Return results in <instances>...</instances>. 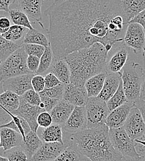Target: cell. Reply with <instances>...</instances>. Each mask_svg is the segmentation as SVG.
Returning a JSON list of instances; mask_svg holds the SVG:
<instances>
[{
    "label": "cell",
    "mask_w": 145,
    "mask_h": 161,
    "mask_svg": "<svg viewBox=\"0 0 145 161\" xmlns=\"http://www.w3.org/2000/svg\"><path fill=\"white\" fill-rule=\"evenodd\" d=\"M122 80V73L107 74L103 88L98 97L105 102L109 101L117 91Z\"/></svg>",
    "instance_id": "20"
},
{
    "label": "cell",
    "mask_w": 145,
    "mask_h": 161,
    "mask_svg": "<svg viewBox=\"0 0 145 161\" xmlns=\"http://www.w3.org/2000/svg\"><path fill=\"white\" fill-rule=\"evenodd\" d=\"M27 57L22 45L0 64L1 80L3 81L11 77L32 73L27 68Z\"/></svg>",
    "instance_id": "5"
},
{
    "label": "cell",
    "mask_w": 145,
    "mask_h": 161,
    "mask_svg": "<svg viewBox=\"0 0 145 161\" xmlns=\"http://www.w3.org/2000/svg\"><path fill=\"white\" fill-rule=\"evenodd\" d=\"M0 142H1V136H0Z\"/></svg>",
    "instance_id": "51"
},
{
    "label": "cell",
    "mask_w": 145,
    "mask_h": 161,
    "mask_svg": "<svg viewBox=\"0 0 145 161\" xmlns=\"http://www.w3.org/2000/svg\"><path fill=\"white\" fill-rule=\"evenodd\" d=\"M21 46L0 35V64Z\"/></svg>",
    "instance_id": "32"
},
{
    "label": "cell",
    "mask_w": 145,
    "mask_h": 161,
    "mask_svg": "<svg viewBox=\"0 0 145 161\" xmlns=\"http://www.w3.org/2000/svg\"><path fill=\"white\" fill-rule=\"evenodd\" d=\"M109 135L113 147L124 161H143L136 150L135 140L129 136L123 126L110 129Z\"/></svg>",
    "instance_id": "6"
},
{
    "label": "cell",
    "mask_w": 145,
    "mask_h": 161,
    "mask_svg": "<svg viewBox=\"0 0 145 161\" xmlns=\"http://www.w3.org/2000/svg\"><path fill=\"white\" fill-rule=\"evenodd\" d=\"M109 130V126L105 124L76 133L68 134L80 151L90 161H124L112 144Z\"/></svg>",
    "instance_id": "3"
},
{
    "label": "cell",
    "mask_w": 145,
    "mask_h": 161,
    "mask_svg": "<svg viewBox=\"0 0 145 161\" xmlns=\"http://www.w3.org/2000/svg\"><path fill=\"white\" fill-rule=\"evenodd\" d=\"M49 72L53 73L61 81V82L65 84L70 83L71 71L70 66L64 58H54L48 73Z\"/></svg>",
    "instance_id": "23"
},
{
    "label": "cell",
    "mask_w": 145,
    "mask_h": 161,
    "mask_svg": "<svg viewBox=\"0 0 145 161\" xmlns=\"http://www.w3.org/2000/svg\"><path fill=\"white\" fill-rule=\"evenodd\" d=\"M11 20L6 15H0V35L6 32L11 26Z\"/></svg>",
    "instance_id": "43"
},
{
    "label": "cell",
    "mask_w": 145,
    "mask_h": 161,
    "mask_svg": "<svg viewBox=\"0 0 145 161\" xmlns=\"http://www.w3.org/2000/svg\"><path fill=\"white\" fill-rule=\"evenodd\" d=\"M45 110L39 106L30 104L24 101L21 97L18 108L14 112V114L23 118L29 125L31 130L37 133L39 128L37 118L39 115Z\"/></svg>",
    "instance_id": "13"
},
{
    "label": "cell",
    "mask_w": 145,
    "mask_h": 161,
    "mask_svg": "<svg viewBox=\"0 0 145 161\" xmlns=\"http://www.w3.org/2000/svg\"><path fill=\"white\" fill-rule=\"evenodd\" d=\"M20 97L24 101L34 105L40 106L42 103L40 94L35 91L33 89L27 91Z\"/></svg>",
    "instance_id": "35"
},
{
    "label": "cell",
    "mask_w": 145,
    "mask_h": 161,
    "mask_svg": "<svg viewBox=\"0 0 145 161\" xmlns=\"http://www.w3.org/2000/svg\"><path fill=\"white\" fill-rule=\"evenodd\" d=\"M37 123L39 126L43 128H46L51 125L53 123V119L50 113L45 110L41 112L38 116Z\"/></svg>",
    "instance_id": "39"
},
{
    "label": "cell",
    "mask_w": 145,
    "mask_h": 161,
    "mask_svg": "<svg viewBox=\"0 0 145 161\" xmlns=\"http://www.w3.org/2000/svg\"><path fill=\"white\" fill-rule=\"evenodd\" d=\"M7 13L13 24L24 26L29 29H34L27 15L21 9L19 5L18 6L15 3L9 6V11Z\"/></svg>",
    "instance_id": "25"
},
{
    "label": "cell",
    "mask_w": 145,
    "mask_h": 161,
    "mask_svg": "<svg viewBox=\"0 0 145 161\" xmlns=\"http://www.w3.org/2000/svg\"><path fill=\"white\" fill-rule=\"evenodd\" d=\"M127 101H128V100L125 93L122 80H121L119 87L116 92L109 101L107 102V107L110 112H111L115 108L123 105Z\"/></svg>",
    "instance_id": "31"
},
{
    "label": "cell",
    "mask_w": 145,
    "mask_h": 161,
    "mask_svg": "<svg viewBox=\"0 0 145 161\" xmlns=\"http://www.w3.org/2000/svg\"><path fill=\"white\" fill-rule=\"evenodd\" d=\"M65 84L61 82L59 85L51 87L45 88L43 91L47 96L59 100H62L63 97V94L64 91Z\"/></svg>",
    "instance_id": "34"
},
{
    "label": "cell",
    "mask_w": 145,
    "mask_h": 161,
    "mask_svg": "<svg viewBox=\"0 0 145 161\" xmlns=\"http://www.w3.org/2000/svg\"><path fill=\"white\" fill-rule=\"evenodd\" d=\"M43 141L39 138L36 132L31 130L26 135L25 140H23L21 146L25 151L28 161L32 158L38 149L43 144Z\"/></svg>",
    "instance_id": "24"
},
{
    "label": "cell",
    "mask_w": 145,
    "mask_h": 161,
    "mask_svg": "<svg viewBox=\"0 0 145 161\" xmlns=\"http://www.w3.org/2000/svg\"><path fill=\"white\" fill-rule=\"evenodd\" d=\"M107 73L103 72L89 78L85 82V87L89 97H98L101 92Z\"/></svg>",
    "instance_id": "26"
},
{
    "label": "cell",
    "mask_w": 145,
    "mask_h": 161,
    "mask_svg": "<svg viewBox=\"0 0 145 161\" xmlns=\"http://www.w3.org/2000/svg\"><path fill=\"white\" fill-rule=\"evenodd\" d=\"M23 47L28 55H34L41 58L45 50V47L34 43H24Z\"/></svg>",
    "instance_id": "36"
},
{
    "label": "cell",
    "mask_w": 145,
    "mask_h": 161,
    "mask_svg": "<svg viewBox=\"0 0 145 161\" xmlns=\"http://www.w3.org/2000/svg\"><path fill=\"white\" fill-rule=\"evenodd\" d=\"M37 134L43 142H60L63 141V130L62 125L53 123L48 127L39 126Z\"/></svg>",
    "instance_id": "22"
},
{
    "label": "cell",
    "mask_w": 145,
    "mask_h": 161,
    "mask_svg": "<svg viewBox=\"0 0 145 161\" xmlns=\"http://www.w3.org/2000/svg\"><path fill=\"white\" fill-rule=\"evenodd\" d=\"M45 88H51L61 83V81L52 73L49 72L44 76Z\"/></svg>",
    "instance_id": "42"
},
{
    "label": "cell",
    "mask_w": 145,
    "mask_h": 161,
    "mask_svg": "<svg viewBox=\"0 0 145 161\" xmlns=\"http://www.w3.org/2000/svg\"><path fill=\"white\" fill-rule=\"evenodd\" d=\"M75 106L67 101L60 100L55 107L50 112L53 119V123L63 126L68 120Z\"/></svg>",
    "instance_id": "21"
},
{
    "label": "cell",
    "mask_w": 145,
    "mask_h": 161,
    "mask_svg": "<svg viewBox=\"0 0 145 161\" xmlns=\"http://www.w3.org/2000/svg\"><path fill=\"white\" fill-rule=\"evenodd\" d=\"M45 14L55 58L96 42L109 52L124 41L129 24L120 0H56Z\"/></svg>",
    "instance_id": "1"
},
{
    "label": "cell",
    "mask_w": 145,
    "mask_h": 161,
    "mask_svg": "<svg viewBox=\"0 0 145 161\" xmlns=\"http://www.w3.org/2000/svg\"><path fill=\"white\" fill-rule=\"evenodd\" d=\"M125 44L138 54L145 52V32L143 27L138 23L130 22L125 34Z\"/></svg>",
    "instance_id": "9"
},
{
    "label": "cell",
    "mask_w": 145,
    "mask_h": 161,
    "mask_svg": "<svg viewBox=\"0 0 145 161\" xmlns=\"http://www.w3.org/2000/svg\"><path fill=\"white\" fill-rule=\"evenodd\" d=\"M140 99L145 100V71H144L143 81L142 84V87H141V91H140Z\"/></svg>",
    "instance_id": "47"
},
{
    "label": "cell",
    "mask_w": 145,
    "mask_h": 161,
    "mask_svg": "<svg viewBox=\"0 0 145 161\" xmlns=\"http://www.w3.org/2000/svg\"><path fill=\"white\" fill-rule=\"evenodd\" d=\"M89 97L85 86L73 83L65 84L63 99L75 106H85Z\"/></svg>",
    "instance_id": "15"
},
{
    "label": "cell",
    "mask_w": 145,
    "mask_h": 161,
    "mask_svg": "<svg viewBox=\"0 0 145 161\" xmlns=\"http://www.w3.org/2000/svg\"><path fill=\"white\" fill-rule=\"evenodd\" d=\"M63 141L68 144L67 147L56 159V161H90L80 151L75 141H73L68 133L63 132Z\"/></svg>",
    "instance_id": "18"
},
{
    "label": "cell",
    "mask_w": 145,
    "mask_h": 161,
    "mask_svg": "<svg viewBox=\"0 0 145 161\" xmlns=\"http://www.w3.org/2000/svg\"><path fill=\"white\" fill-rule=\"evenodd\" d=\"M21 9L27 15L30 20L34 23H38L44 28L41 23L42 20V7L44 0H17Z\"/></svg>",
    "instance_id": "17"
},
{
    "label": "cell",
    "mask_w": 145,
    "mask_h": 161,
    "mask_svg": "<svg viewBox=\"0 0 145 161\" xmlns=\"http://www.w3.org/2000/svg\"><path fill=\"white\" fill-rule=\"evenodd\" d=\"M16 0H0V11L8 13L9 6L15 3Z\"/></svg>",
    "instance_id": "45"
},
{
    "label": "cell",
    "mask_w": 145,
    "mask_h": 161,
    "mask_svg": "<svg viewBox=\"0 0 145 161\" xmlns=\"http://www.w3.org/2000/svg\"><path fill=\"white\" fill-rule=\"evenodd\" d=\"M36 74L29 73L9 78L3 80L4 91H10L21 96L27 91L32 89V79Z\"/></svg>",
    "instance_id": "14"
},
{
    "label": "cell",
    "mask_w": 145,
    "mask_h": 161,
    "mask_svg": "<svg viewBox=\"0 0 145 161\" xmlns=\"http://www.w3.org/2000/svg\"><path fill=\"white\" fill-rule=\"evenodd\" d=\"M2 155L6 157L8 161H28L27 156L21 146L3 151Z\"/></svg>",
    "instance_id": "33"
},
{
    "label": "cell",
    "mask_w": 145,
    "mask_h": 161,
    "mask_svg": "<svg viewBox=\"0 0 145 161\" xmlns=\"http://www.w3.org/2000/svg\"><path fill=\"white\" fill-rule=\"evenodd\" d=\"M0 161H8V159L6 157L0 154Z\"/></svg>",
    "instance_id": "49"
},
{
    "label": "cell",
    "mask_w": 145,
    "mask_h": 161,
    "mask_svg": "<svg viewBox=\"0 0 145 161\" xmlns=\"http://www.w3.org/2000/svg\"><path fill=\"white\" fill-rule=\"evenodd\" d=\"M53 59L54 54L51 45L50 43V45L45 48L44 53L40 58L39 68L36 74L45 76L47 73H48V71L53 63Z\"/></svg>",
    "instance_id": "29"
},
{
    "label": "cell",
    "mask_w": 145,
    "mask_h": 161,
    "mask_svg": "<svg viewBox=\"0 0 145 161\" xmlns=\"http://www.w3.org/2000/svg\"><path fill=\"white\" fill-rule=\"evenodd\" d=\"M0 149H3V152L21 146L23 141L20 133L8 127L0 128Z\"/></svg>",
    "instance_id": "19"
},
{
    "label": "cell",
    "mask_w": 145,
    "mask_h": 161,
    "mask_svg": "<svg viewBox=\"0 0 145 161\" xmlns=\"http://www.w3.org/2000/svg\"><path fill=\"white\" fill-rule=\"evenodd\" d=\"M4 92V89H3V80H1L0 78V94Z\"/></svg>",
    "instance_id": "48"
},
{
    "label": "cell",
    "mask_w": 145,
    "mask_h": 161,
    "mask_svg": "<svg viewBox=\"0 0 145 161\" xmlns=\"http://www.w3.org/2000/svg\"><path fill=\"white\" fill-rule=\"evenodd\" d=\"M32 86L33 89L38 93H40L45 89L44 76L36 74L32 79Z\"/></svg>",
    "instance_id": "38"
},
{
    "label": "cell",
    "mask_w": 145,
    "mask_h": 161,
    "mask_svg": "<svg viewBox=\"0 0 145 161\" xmlns=\"http://www.w3.org/2000/svg\"><path fill=\"white\" fill-rule=\"evenodd\" d=\"M127 134L133 140L137 139L145 133V123L140 110L133 107L123 126Z\"/></svg>",
    "instance_id": "10"
},
{
    "label": "cell",
    "mask_w": 145,
    "mask_h": 161,
    "mask_svg": "<svg viewBox=\"0 0 145 161\" xmlns=\"http://www.w3.org/2000/svg\"><path fill=\"white\" fill-rule=\"evenodd\" d=\"M87 128H93L105 124L107 118L110 112L107 102L98 97H89L85 105Z\"/></svg>",
    "instance_id": "7"
},
{
    "label": "cell",
    "mask_w": 145,
    "mask_h": 161,
    "mask_svg": "<svg viewBox=\"0 0 145 161\" xmlns=\"http://www.w3.org/2000/svg\"><path fill=\"white\" fill-rule=\"evenodd\" d=\"M108 53L103 43L96 42L67 55L64 58L71 71L70 82L84 86L91 77L106 72Z\"/></svg>",
    "instance_id": "2"
},
{
    "label": "cell",
    "mask_w": 145,
    "mask_h": 161,
    "mask_svg": "<svg viewBox=\"0 0 145 161\" xmlns=\"http://www.w3.org/2000/svg\"><path fill=\"white\" fill-rule=\"evenodd\" d=\"M130 22H136L140 24L144 29L145 32V9L137 15ZM129 22V23H130Z\"/></svg>",
    "instance_id": "44"
},
{
    "label": "cell",
    "mask_w": 145,
    "mask_h": 161,
    "mask_svg": "<svg viewBox=\"0 0 145 161\" xmlns=\"http://www.w3.org/2000/svg\"><path fill=\"white\" fill-rule=\"evenodd\" d=\"M135 144L137 153L143 160H145V133L141 137L135 140Z\"/></svg>",
    "instance_id": "41"
},
{
    "label": "cell",
    "mask_w": 145,
    "mask_h": 161,
    "mask_svg": "<svg viewBox=\"0 0 145 161\" xmlns=\"http://www.w3.org/2000/svg\"><path fill=\"white\" fill-rule=\"evenodd\" d=\"M120 1L129 22L145 9V0H120Z\"/></svg>",
    "instance_id": "27"
},
{
    "label": "cell",
    "mask_w": 145,
    "mask_h": 161,
    "mask_svg": "<svg viewBox=\"0 0 145 161\" xmlns=\"http://www.w3.org/2000/svg\"><path fill=\"white\" fill-rule=\"evenodd\" d=\"M142 55H143V62H144V65H145V52L142 53Z\"/></svg>",
    "instance_id": "50"
},
{
    "label": "cell",
    "mask_w": 145,
    "mask_h": 161,
    "mask_svg": "<svg viewBox=\"0 0 145 161\" xmlns=\"http://www.w3.org/2000/svg\"><path fill=\"white\" fill-rule=\"evenodd\" d=\"M129 49L124 41L113 47L108 53L105 66V71L107 74L122 71L128 60Z\"/></svg>",
    "instance_id": "8"
},
{
    "label": "cell",
    "mask_w": 145,
    "mask_h": 161,
    "mask_svg": "<svg viewBox=\"0 0 145 161\" xmlns=\"http://www.w3.org/2000/svg\"><path fill=\"white\" fill-rule=\"evenodd\" d=\"M40 64V58L34 55H28L27 58V65L29 71L33 73L36 74Z\"/></svg>",
    "instance_id": "40"
},
{
    "label": "cell",
    "mask_w": 145,
    "mask_h": 161,
    "mask_svg": "<svg viewBox=\"0 0 145 161\" xmlns=\"http://www.w3.org/2000/svg\"><path fill=\"white\" fill-rule=\"evenodd\" d=\"M64 133L73 134L87 128L85 106H75L68 120L62 126Z\"/></svg>",
    "instance_id": "11"
},
{
    "label": "cell",
    "mask_w": 145,
    "mask_h": 161,
    "mask_svg": "<svg viewBox=\"0 0 145 161\" xmlns=\"http://www.w3.org/2000/svg\"><path fill=\"white\" fill-rule=\"evenodd\" d=\"M135 105L140 110L145 123V100L139 99L135 101Z\"/></svg>",
    "instance_id": "46"
},
{
    "label": "cell",
    "mask_w": 145,
    "mask_h": 161,
    "mask_svg": "<svg viewBox=\"0 0 145 161\" xmlns=\"http://www.w3.org/2000/svg\"><path fill=\"white\" fill-rule=\"evenodd\" d=\"M135 106V102L127 101L123 105L115 108L109 113L105 124L110 129L122 127L130 110Z\"/></svg>",
    "instance_id": "16"
},
{
    "label": "cell",
    "mask_w": 145,
    "mask_h": 161,
    "mask_svg": "<svg viewBox=\"0 0 145 161\" xmlns=\"http://www.w3.org/2000/svg\"><path fill=\"white\" fill-rule=\"evenodd\" d=\"M28 31L29 29L27 27L13 24L6 32L1 34V36L7 40L22 45L24 44V37Z\"/></svg>",
    "instance_id": "28"
},
{
    "label": "cell",
    "mask_w": 145,
    "mask_h": 161,
    "mask_svg": "<svg viewBox=\"0 0 145 161\" xmlns=\"http://www.w3.org/2000/svg\"><path fill=\"white\" fill-rule=\"evenodd\" d=\"M121 73L123 87L128 100L135 102L140 99L144 75V70L142 66L133 61L126 63Z\"/></svg>",
    "instance_id": "4"
},
{
    "label": "cell",
    "mask_w": 145,
    "mask_h": 161,
    "mask_svg": "<svg viewBox=\"0 0 145 161\" xmlns=\"http://www.w3.org/2000/svg\"><path fill=\"white\" fill-rule=\"evenodd\" d=\"M68 144L66 142H43L41 147L32 156L30 161H53L62 153Z\"/></svg>",
    "instance_id": "12"
},
{
    "label": "cell",
    "mask_w": 145,
    "mask_h": 161,
    "mask_svg": "<svg viewBox=\"0 0 145 161\" xmlns=\"http://www.w3.org/2000/svg\"><path fill=\"white\" fill-rule=\"evenodd\" d=\"M24 43L39 44L47 47L50 45V42L45 35L40 31L33 29H29L24 37Z\"/></svg>",
    "instance_id": "30"
},
{
    "label": "cell",
    "mask_w": 145,
    "mask_h": 161,
    "mask_svg": "<svg viewBox=\"0 0 145 161\" xmlns=\"http://www.w3.org/2000/svg\"><path fill=\"white\" fill-rule=\"evenodd\" d=\"M39 94L41 96L42 102L44 105V109L47 112H50L60 101L59 99H53L47 96L43 91L40 92Z\"/></svg>",
    "instance_id": "37"
}]
</instances>
